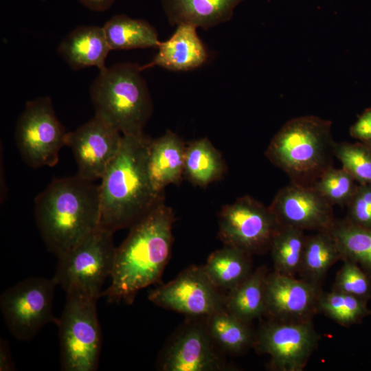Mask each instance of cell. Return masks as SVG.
<instances>
[{
	"label": "cell",
	"mask_w": 371,
	"mask_h": 371,
	"mask_svg": "<svg viewBox=\"0 0 371 371\" xmlns=\"http://www.w3.org/2000/svg\"><path fill=\"white\" fill-rule=\"evenodd\" d=\"M175 215L164 202L131 227L116 247L111 282L102 292L109 302L131 304L141 289L160 284L170 257Z\"/></svg>",
	"instance_id": "obj_1"
},
{
	"label": "cell",
	"mask_w": 371,
	"mask_h": 371,
	"mask_svg": "<svg viewBox=\"0 0 371 371\" xmlns=\"http://www.w3.org/2000/svg\"><path fill=\"white\" fill-rule=\"evenodd\" d=\"M150 137L143 132L123 135L120 150L101 178L99 227L115 232L131 227L160 203L148 172Z\"/></svg>",
	"instance_id": "obj_2"
},
{
	"label": "cell",
	"mask_w": 371,
	"mask_h": 371,
	"mask_svg": "<svg viewBox=\"0 0 371 371\" xmlns=\"http://www.w3.org/2000/svg\"><path fill=\"white\" fill-rule=\"evenodd\" d=\"M34 215L47 249L59 257L99 227L100 186L77 174L54 179L35 198Z\"/></svg>",
	"instance_id": "obj_3"
},
{
	"label": "cell",
	"mask_w": 371,
	"mask_h": 371,
	"mask_svg": "<svg viewBox=\"0 0 371 371\" xmlns=\"http://www.w3.org/2000/svg\"><path fill=\"white\" fill-rule=\"evenodd\" d=\"M331 127L330 120L315 115L289 120L274 135L265 155L291 183L313 186L333 166L335 142Z\"/></svg>",
	"instance_id": "obj_4"
},
{
	"label": "cell",
	"mask_w": 371,
	"mask_h": 371,
	"mask_svg": "<svg viewBox=\"0 0 371 371\" xmlns=\"http://www.w3.org/2000/svg\"><path fill=\"white\" fill-rule=\"evenodd\" d=\"M142 66L115 63L100 70L90 86L95 115L122 135L141 133L153 109Z\"/></svg>",
	"instance_id": "obj_5"
},
{
	"label": "cell",
	"mask_w": 371,
	"mask_h": 371,
	"mask_svg": "<svg viewBox=\"0 0 371 371\" xmlns=\"http://www.w3.org/2000/svg\"><path fill=\"white\" fill-rule=\"evenodd\" d=\"M98 300L80 293H67L63 311L56 324L62 370L98 369L102 346Z\"/></svg>",
	"instance_id": "obj_6"
},
{
	"label": "cell",
	"mask_w": 371,
	"mask_h": 371,
	"mask_svg": "<svg viewBox=\"0 0 371 371\" xmlns=\"http://www.w3.org/2000/svg\"><path fill=\"white\" fill-rule=\"evenodd\" d=\"M115 250L113 232L98 227L58 257L53 278L67 293H80L99 298L106 279L111 276Z\"/></svg>",
	"instance_id": "obj_7"
},
{
	"label": "cell",
	"mask_w": 371,
	"mask_h": 371,
	"mask_svg": "<svg viewBox=\"0 0 371 371\" xmlns=\"http://www.w3.org/2000/svg\"><path fill=\"white\" fill-rule=\"evenodd\" d=\"M57 283L54 278L32 277L8 288L0 297L5 325L19 341L32 340L46 324H57L53 299Z\"/></svg>",
	"instance_id": "obj_8"
},
{
	"label": "cell",
	"mask_w": 371,
	"mask_h": 371,
	"mask_svg": "<svg viewBox=\"0 0 371 371\" xmlns=\"http://www.w3.org/2000/svg\"><path fill=\"white\" fill-rule=\"evenodd\" d=\"M67 132L57 118L52 99L39 97L28 101L15 127V141L23 161L33 168L52 167Z\"/></svg>",
	"instance_id": "obj_9"
},
{
	"label": "cell",
	"mask_w": 371,
	"mask_h": 371,
	"mask_svg": "<svg viewBox=\"0 0 371 371\" xmlns=\"http://www.w3.org/2000/svg\"><path fill=\"white\" fill-rule=\"evenodd\" d=\"M320 335L313 319L267 318L256 332L254 348L269 356L268 368L273 371H302L316 350Z\"/></svg>",
	"instance_id": "obj_10"
},
{
	"label": "cell",
	"mask_w": 371,
	"mask_h": 371,
	"mask_svg": "<svg viewBox=\"0 0 371 371\" xmlns=\"http://www.w3.org/2000/svg\"><path fill=\"white\" fill-rule=\"evenodd\" d=\"M280 227L269 207L245 195L222 207L218 214V235L224 245L252 256L270 249Z\"/></svg>",
	"instance_id": "obj_11"
},
{
	"label": "cell",
	"mask_w": 371,
	"mask_h": 371,
	"mask_svg": "<svg viewBox=\"0 0 371 371\" xmlns=\"http://www.w3.org/2000/svg\"><path fill=\"white\" fill-rule=\"evenodd\" d=\"M224 353L206 328L204 317H187L161 351L157 368L162 371L228 370Z\"/></svg>",
	"instance_id": "obj_12"
},
{
	"label": "cell",
	"mask_w": 371,
	"mask_h": 371,
	"mask_svg": "<svg viewBox=\"0 0 371 371\" xmlns=\"http://www.w3.org/2000/svg\"><path fill=\"white\" fill-rule=\"evenodd\" d=\"M225 295L212 283L203 266L192 265L151 290L148 297L155 305L187 317H204L225 308Z\"/></svg>",
	"instance_id": "obj_13"
},
{
	"label": "cell",
	"mask_w": 371,
	"mask_h": 371,
	"mask_svg": "<svg viewBox=\"0 0 371 371\" xmlns=\"http://www.w3.org/2000/svg\"><path fill=\"white\" fill-rule=\"evenodd\" d=\"M123 135L97 116L67 132L65 146L73 153L77 175L91 181L101 179L118 153Z\"/></svg>",
	"instance_id": "obj_14"
},
{
	"label": "cell",
	"mask_w": 371,
	"mask_h": 371,
	"mask_svg": "<svg viewBox=\"0 0 371 371\" xmlns=\"http://www.w3.org/2000/svg\"><path fill=\"white\" fill-rule=\"evenodd\" d=\"M269 207L281 227L328 231L335 221L333 205L313 186L290 183L276 193Z\"/></svg>",
	"instance_id": "obj_15"
},
{
	"label": "cell",
	"mask_w": 371,
	"mask_h": 371,
	"mask_svg": "<svg viewBox=\"0 0 371 371\" xmlns=\"http://www.w3.org/2000/svg\"><path fill=\"white\" fill-rule=\"evenodd\" d=\"M322 291L321 286L301 278L269 271L266 281L265 316L285 320L313 319L319 312Z\"/></svg>",
	"instance_id": "obj_16"
},
{
	"label": "cell",
	"mask_w": 371,
	"mask_h": 371,
	"mask_svg": "<svg viewBox=\"0 0 371 371\" xmlns=\"http://www.w3.org/2000/svg\"><path fill=\"white\" fill-rule=\"evenodd\" d=\"M153 59L142 69L159 67L167 70L186 71L203 65L209 58L206 47L199 36L197 27L180 23L171 36L160 41Z\"/></svg>",
	"instance_id": "obj_17"
},
{
	"label": "cell",
	"mask_w": 371,
	"mask_h": 371,
	"mask_svg": "<svg viewBox=\"0 0 371 371\" xmlns=\"http://www.w3.org/2000/svg\"><path fill=\"white\" fill-rule=\"evenodd\" d=\"M111 51L103 27L80 25L61 41L58 54L73 70L95 67L101 70Z\"/></svg>",
	"instance_id": "obj_18"
},
{
	"label": "cell",
	"mask_w": 371,
	"mask_h": 371,
	"mask_svg": "<svg viewBox=\"0 0 371 371\" xmlns=\"http://www.w3.org/2000/svg\"><path fill=\"white\" fill-rule=\"evenodd\" d=\"M186 146L181 139L168 130L151 139L148 152V172L155 190L164 192L170 184H178L183 176Z\"/></svg>",
	"instance_id": "obj_19"
},
{
	"label": "cell",
	"mask_w": 371,
	"mask_h": 371,
	"mask_svg": "<svg viewBox=\"0 0 371 371\" xmlns=\"http://www.w3.org/2000/svg\"><path fill=\"white\" fill-rule=\"evenodd\" d=\"M243 1L161 0V5L171 25L188 23L207 30L229 21Z\"/></svg>",
	"instance_id": "obj_20"
},
{
	"label": "cell",
	"mask_w": 371,
	"mask_h": 371,
	"mask_svg": "<svg viewBox=\"0 0 371 371\" xmlns=\"http://www.w3.org/2000/svg\"><path fill=\"white\" fill-rule=\"evenodd\" d=\"M203 267L212 283L226 293L238 286L254 271L251 255L228 245L212 252Z\"/></svg>",
	"instance_id": "obj_21"
},
{
	"label": "cell",
	"mask_w": 371,
	"mask_h": 371,
	"mask_svg": "<svg viewBox=\"0 0 371 371\" xmlns=\"http://www.w3.org/2000/svg\"><path fill=\"white\" fill-rule=\"evenodd\" d=\"M269 271L265 265L254 270L238 286L226 293L225 309L251 323L265 313V289Z\"/></svg>",
	"instance_id": "obj_22"
},
{
	"label": "cell",
	"mask_w": 371,
	"mask_h": 371,
	"mask_svg": "<svg viewBox=\"0 0 371 371\" xmlns=\"http://www.w3.org/2000/svg\"><path fill=\"white\" fill-rule=\"evenodd\" d=\"M211 337L225 354L240 355L254 346L256 332L246 322L225 308L204 317Z\"/></svg>",
	"instance_id": "obj_23"
},
{
	"label": "cell",
	"mask_w": 371,
	"mask_h": 371,
	"mask_svg": "<svg viewBox=\"0 0 371 371\" xmlns=\"http://www.w3.org/2000/svg\"><path fill=\"white\" fill-rule=\"evenodd\" d=\"M111 50L156 48L160 40L148 21L125 14H116L102 26Z\"/></svg>",
	"instance_id": "obj_24"
},
{
	"label": "cell",
	"mask_w": 371,
	"mask_h": 371,
	"mask_svg": "<svg viewBox=\"0 0 371 371\" xmlns=\"http://www.w3.org/2000/svg\"><path fill=\"white\" fill-rule=\"evenodd\" d=\"M341 260L336 242L329 231L306 236L298 272L300 278L321 286L330 267Z\"/></svg>",
	"instance_id": "obj_25"
},
{
	"label": "cell",
	"mask_w": 371,
	"mask_h": 371,
	"mask_svg": "<svg viewBox=\"0 0 371 371\" xmlns=\"http://www.w3.org/2000/svg\"><path fill=\"white\" fill-rule=\"evenodd\" d=\"M225 171L221 154L207 138L196 139L186 146L183 176L194 186L205 187L220 179Z\"/></svg>",
	"instance_id": "obj_26"
},
{
	"label": "cell",
	"mask_w": 371,
	"mask_h": 371,
	"mask_svg": "<svg viewBox=\"0 0 371 371\" xmlns=\"http://www.w3.org/2000/svg\"><path fill=\"white\" fill-rule=\"evenodd\" d=\"M341 254V260L357 264L371 278V227L335 220L328 230Z\"/></svg>",
	"instance_id": "obj_27"
},
{
	"label": "cell",
	"mask_w": 371,
	"mask_h": 371,
	"mask_svg": "<svg viewBox=\"0 0 371 371\" xmlns=\"http://www.w3.org/2000/svg\"><path fill=\"white\" fill-rule=\"evenodd\" d=\"M306 237L302 229L286 226L280 227L269 249L274 271L293 277L298 274Z\"/></svg>",
	"instance_id": "obj_28"
},
{
	"label": "cell",
	"mask_w": 371,
	"mask_h": 371,
	"mask_svg": "<svg viewBox=\"0 0 371 371\" xmlns=\"http://www.w3.org/2000/svg\"><path fill=\"white\" fill-rule=\"evenodd\" d=\"M367 301L355 296L332 290L321 292L319 311L343 326L357 324L371 315Z\"/></svg>",
	"instance_id": "obj_29"
},
{
	"label": "cell",
	"mask_w": 371,
	"mask_h": 371,
	"mask_svg": "<svg viewBox=\"0 0 371 371\" xmlns=\"http://www.w3.org/2000/svg\"><path fill=\"white\" fill-rule=\"evenodd\" d=\"M356 182L344 168L331 166L313 187L333 206L347 207L357 188Z\"/></svg>",
	"instance_id": "obj_30"
},
{
	"label": "cell",
	"mask_w": 371,
	"mask_h": 371,
	"mask_svg": "<svg viewBox=\"0 0 371 371\" xmlns=\"http://www.w3.org/2000/svg\"><path fill=\"white\" fill-rule=\"evenodd\" d=\"M334 155L359 184L371 186V148L367 144L335 142Z\"/></svg>",
	"instance_id": "obj_31"
},
{
	"label": "cell",
	"mask_w": 371,
	"mask_h": 371,
	"mask_svg": "<svg viewBox=\"0 0 371 371\" xmlns=\"http://www.w3.org/2000/svg\"><path fill=\"white\" fill-rule=\"evenodd\" d=\"M342 261L332 290L368 302L371 298V278L357 264L348 260Z\"/></svg>",
	"instance_id": "obj_32"
},
{
	"label": "cell",
	"mask_w": 371,
	"mask_h": 371,
	"mask_svg": "<svg viewBox=\"0 0 371 371\" xmlns=\"http://www.w3.org/2000/svg\"><path fill=\"white\" fill-rule=\"evenodd\" d=\"M347 207V221L361 227H371V186L359 184Z\"/></svg>",
	"instance_id": "obj_33"
},
{
	"label": "cell",
	"mask_w": 371,
	"mask_h": 371,
	"mask_svg": "<svg viewBox=\"0 0 371 371\" xmlns=\"http://www.w3.org/2000/svg\"><path fill=\"white\" fill-rule=\"evenodd\" d=\"M351 137L362 142L371 141V107L366 109L350 128Z\"/></svg>",
	"instance_id": "obj_34"
},
{
	"label": "cell",
	"mask_w": 371,
	"mask_h": 371,
	"mask_svg": "<svg viewBox=\"0 0 371 371\" xmlns=\"http://www.w3.org/2000/svg\"><path fill=\"white\" fill-rule=\"evenodd\" d=\"M14 363L12 361L9 343L1 339L0 341V370L12 371L14 370Z\"/></svg>",
	"instance_id": "obj_35"
},
{
	"label": "cell",
	"mask_w": 371,
	"mask_h": 371,
	"mask_svg": "<svg viewBox=\"0 0 371 371\" xmlns=\"http://www.w3.org/2000/svg\"><path fill=\"white\" fill-rule=\"evenodd\" d=\"M82 5L95 12H104L108 10L115 0H78Z\"/></svg>",
	"instance_id": "obj_36"
},
{
	"label": "cell",
	"mask_w": 371,
	"mask_h": 371,
	"mask_svg": "<svg viewBox=\"0 0 371 371\" xmlns=\"http://www.w3.org/2000/svg\"><path fill=\"white\" fill-rule=\"evenodd\" d=\"M366 144H367L370 148H371V141L364 142Z\"/></svg>",
	"instance_id": "obj_37"
}]
</instances>
